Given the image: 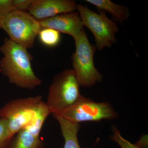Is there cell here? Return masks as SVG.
Here are the masks:
<instances>
[{"label": "cell", "instance_id": "6da1fadb", "mask_svg": "<svg viewBox=\"0 0 148 148\" xmlns=\"http://www.w3.org/2000/svg\"><path fill=\"white\" fill-rule=\"evenodd\" d=\"M0 51V71L11 83L24 89H34L42 83L32 69V55L27 49L5 38Z\"/></svg>", "mask_w": 148, "mask_h": 148}, {"label": "cell", "instance_id": "7a4b0ae2", "mask_svg": "<svg viewBox=\"0 0 148 148\" xmlns=\"http://www.w3.org/2000/svg\"><path fill=\"white\" fill-rule=\"evenodd\" d=\"M79 83L73 70H67L56 75L49 90L45 103L51 114H59L81 98Z\"/></svg>", "mask_w": 148, "mask_h": 148}, {"label": "cell", "instance_id": "3957f363", "mask_svg": "<svg viewBox=\"0 0 148 148\" xmlns=\"http://www.w3.org/2000/svg\"><path fill=\"white\" fill-rule=\"evenodd\" d=\"M0 20L9 39L27 49L33 47L42 29L39 21L26 12L14 10L1 16Z\"/></svg>", "mask_w": 148, "mask_h": 148}, {"label": "cell", "instance_id": "277c9868", "mask_svg": "<svg viewBox=\"0 0 148 148\" xmlns=\"http://www.w3.org/2000/svg\"><path fill=\"white\" fill-rule=\"evenodd\" d=\"M74 40L75 51L73 54V70L80 86H93L102 79V75L94 65L96 47L89 42L84 30Z\"/></svg>", "mask_w": 148, "mask_h": 148}, {"label": "cell", "instance_id": "5b68a950", "mask_svg": "<svg viewBox=\"0 0 148 148\" xmlns=\"http://www.w3.org/2000/svg\"><path fill=\"white\" fill-rule=\"evenodd\" d=\"M98 10V12H96L82 5L77 6L83 25L93 34L96 48L102 50L104 48L110 47L116 42L115 35L119 29L116 23L107 16L104 11Z\"/></svg>", "mask_w": 148, "mask_h": 148}, {"label": "cell", "instance_id": "8992f818", "mask_svg": "<svg viewBox=\"0 0 148 148\" xmlns=\"http://www.w3.org/2000/svg\"><path fill=\"white\" fill-rule=\"evenodd\" d=\"M40 95L12 100L0 110V117L6 119L9 130L13 137L18 131L32 122L39 103Z\"/></svg>", "mask_w": 148, "mask_h": 148}, {"label": "cell", "instance_id": "52a82bcc", "mask_svg": "<svg viewBox=\"0 0 148 148\" xmlns=\"http://www.w3.org/2000/svg\"><path fill=\"white\" fill-rule=\"evenodd\" d=\"M58 115L72 123L79 124L83 122L116 119L118 116V114L110 103H98L82 95L73 106Z\"/></svg>", "mask_w": 148, "mask_h": 148}, {"label": "cell", "instance_id": "ba28073f", "mask_svg": "<svg viewBox=\"0 0 148 148\" xmlns=\"http://www.w3.org/2000/svg\"><path fill=\"white\" fill-rule=\"evenodd\" d=\"M46 104L42 101L36 110L32 122L13 136L8 148H41L42 142L40 134L43 125L50 114Z\"/></svg>", "mask_w": 148, "mask_h": 148}, {"label": "cell", "instance_id": "9c48e42d", "mask_svg": "<svg viewBox=\"0 0 148 148\" xmlns=\"http://www.w3.org/2000/svg\"><path fill=\"white\" fill-rule=\"evenodd\" d=\"M77 5L72 0H34L28 9L37 20H43L58 14L77 10Z\"/></svg>", "mask_w": 148, "mask_h": 148}, {"label": "cell", "instance_id": "30bf717a", "mask_svg": "<svg viewBox=\"0 0 148 148\" xmlns=\"http://www.w3.org/2000/svg\"><path fill=\"white\" fill-rule=\"evenodd\" d=\"M39 21L42 29H53L59 33L70 35L73 39L84 30L79 14L75 12L58 14Z\"/></svg>", "mask_w": 148, "mask_h": 148}, {"label": "cell", "instance_id": "8fae6325", "mask_svg": "<svg viewBox=\"0 0 148 148\" xmlns=\"http://www.w3.org/2000/svg\"><path fill=\"white\" fill-rule=\"evenodd\" d=\"M52 115L60 125L65 141L64 148H81L77 138L80 125L69 121L59 115L53 114Z\"/></svg>", "mask_w": 148, "mask_h": 148}, {"label": "cell", "instance_id": "7c38bea8", "mask_svg": "<svg viewBox=\"0 0 148 148\" xmlns=\"http://www.w3.org/2000/svg\"><path fill=\"white\" fill-rule=\"evenodd\" d=\"M86 1L95 5L98 9L110 14L113 18L122 23L130 16L129 10L124 6L116 4L110 0H86Z\"/></svg>", "mask_w": 148, "mask_h": 148}, {"label": "cell", "instance_id": "4fadbf2b", "mask_svg": "<svg viewBox=\"0 0 148 148\" xmlns=\"http://www.w3.org/2000/svg\"><path fill=\"white\" fill-rule=\"evenodd\" d=\"M38 36L41 42L48 47L56 46L61 41L60 33L50 28L42 29Z\"/></svg>", "mask_w": 148, "mask_h": 148}, {"label": "cell", "instance_id": "5bb4252c", "mask_svg": "<svg viewBox=\"0 0 148 148\" xmlns=\"http://www.w3.org/2000/svg\"><path fill=\"white\" fill-rule=\"evenodd\" d=\"M12 138L9 130L7 121L0 117V148H8Z\"/></svg>", "mask_w": 148, "mask_h": 148}, {"label": "cell", "instance_id": "9a60e30c", "mask_svg": "<svg viewBox=\"0 0 148 148\" xmlns=\"http://www.w3.org/2000/svg\"><path fill=\"white\" fill-rule=\"evenodd\" d=\"M111 130L113 134L110 136L111 139L116 143L121 148H141L136 144H132L123 138L116 126L112 125Z\"/></svg>", "mask_w": 148, "mask_h": 148}, {"label": "cell", "instance_id": "2e32d148", "mask_svg": "<svg viewBox=\"0 0 148 148\" xmlns=\"http://www.w3.org/2000/svg\"><path fill=\"white\" fill-rule=\"evenodd\" d=\"M34 1V0H12L13 8L15 10L26 12Z\"/></svg>", "mask_w": 148, "mask_h": 148}, {"label": "cell", "instance_id": "e0dca14e", "mask_svg": "<svg viewBox=\"0 0 148 148\" xmlns=\"http://www.w3.org/2000/svg\"><path fill=\"white\" fill-rule=\"evenodd\" d=\"M14 10L12 0H0V17Z\"/></svg>", "mask_w": 148, "mask_h": 148}, {"label": "cell", "instance_id": "ac0fdd59", "mask_svg": "<svg viewBox=\"0 0 148 148\" xmlns=\"http://www.w3.org/2000/svg\"><path fill=\"white\" fill-rule=\"evenodd\" d=\"M136 145L141 148H148V141L147 138V137H143L140 139L138 143H136Z\"/></svg>", "mask_w": 148, "mask_h": 148}, {"label": "cell", "instance_id": "d6986e66", "mask_svg": "<svg viewBox=\"0 0 148 148\" xmlns=\"http://www.w3.org/2000/svg\"><path fill=\"white\" fill-rule=\"evenodd\" d=\"M0 29H1V20H0Z\"/></svg>", "mask_w": 148, "mask_h": 148}, {"label": "cell", "instance_id": "ffe728a7", "mask_svg": "<svg viewBox=\"0 0 148 148\" xmlns=\"http://www.w3.org/2000/svg\"></svg>", "mask_w": 148, "mask_h": 148}]
</instances>
